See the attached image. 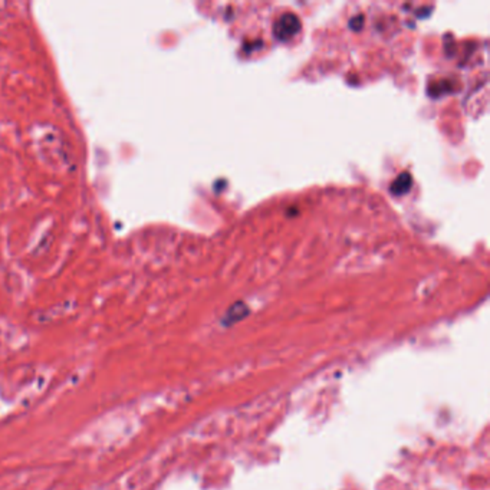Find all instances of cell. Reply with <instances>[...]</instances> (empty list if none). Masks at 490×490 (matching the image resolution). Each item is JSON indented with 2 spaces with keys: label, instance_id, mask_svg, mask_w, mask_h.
Returning <instances> with one entry per match:
<instances>
[{
  "label": "cell",
  "instance_id": "1",
  "mask_svg": "<svg viewBox=\"0 0 490 490\" xmlns=\"http://www.w3.org/2000/svg\"><path fill=\"white\" fill-rule=\"evenodd\" d=\"M301 31V20L293 13H285L276 20L273 33L279 40H289Z\"/></svg>",
  "mask_w": 490,
  "mask_h": 490
},
{
  "label": "cell",
  "instance_id": "2",
  "mask_svg": "<svg viewBox=\"0 0 490 490\" xmlns=\"http://www.w3.org/2000/svg\"><path fill=\"white\" fill-rule=\"evenodd\" d=\"M411 183H413L411 176L407 171H404V173H401L399 177L393 181L390 190L396 196H402V194L408 193V190L411 188Z\"/></svg>",
  "mask_w": 490,
  "mask_h": 490
}]
</instances>
